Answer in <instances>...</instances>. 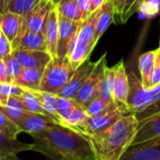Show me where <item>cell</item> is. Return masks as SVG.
Returning <instances> with one entry per match:
<instances>
[{"instance_id": "obj_8", "label": "cell", "mask_w": 160, "mask_h": 160, "mask_svg": "<svg viewBox=\"0 0 160 160\" xmlns=\"http://www.w3.org/2000/svg\"><path fill=\"white\" fill-rule=\"evenodd\" d=\"M95 65H96V61L92 62L89 59H87L84 63H82L74 71V72L72 73V77L69 80V82L58 93V95L66 98L74 99L79 90L81 89L83 84L86 82V80L92 72Z\"/></svg>"}, {"instance_id": "obj_21", "label": "cell", "mask_w": 160, "mask_h": 160, "mask_svg": "<svg viewBox=\"0 0 160 160\" xmlns=\"http://www.w3.org/2000/svg\"><path fill=\"white\" fill-rule=\"evenodd\" d=\"M95 46L96 44L93 42H77L72 53L67 57L73 70H76L82 63H84L87 59H89Z\"/></svg>"}, {"instance_id": "obj_47", "label": "cell", "mask_w": 160, "mask_h": 160, "mask_svg": "<svg viewBox=\"0 0 160 160\" xmlns=\"http://www.w3.org/2000/svg\"><path fill=\"white\" fill-rule=\"evenodd\" d=\"M5 12L4 8V0H0V13H2Z\"/></svg>"}, {"instance_id": "obj_27", "label": "cell", "mask_w": 160, "mask_h": 160, "mask_svg": "<svg viewBox=\"0 0 160 160\" xmlns=\"http://www.w3.org/2000/svg\"><path fill=\"white\" fill-rule=\"evenodd\" d=\"M25 89V88H24ZM23 104L25 106V108L27 111L29 112H33V113H39V114H45V111L39 100V98L37 97V95L33 92L32 90L29 89H25L24 92L21 95ZM47 116V115H46Z\"/></svg>"}, {"instance_id": "obj_32", "label": "cell", "mask_w": 160, "mask_h": 160, "mask_svg": "<svg viewBox=\"0 0 160 160\" xmlns=\"http://www.w3.org/2000/svg\"><path fill=\"white\" fill-rule=\"evenodd\" d=\"M78 103L72 98L62 97L57 94V106H58V112L61 118V121L64 117L69 115L72 110L76 107ZM61 123V122H60Z\"/></svg>"}, {"instance_id": "obj_9", "label": "cell", "mask_w": 160, "mask_h": 160, "mask_svg": "<svg viewBox=\"0 0 160 160\" xmlns=\"http://www.w3.org/2000/svg\"><path fill=\"white\" fill-rule=\"evenodd\" d=\"M82 22H75L59 15L58 20V58H66L68 56L71 42L78 33Z\"/></svg>"}, {"instance_id": "obj_22", "label": "cell", "mask_w": 160, "mask_h": 160, "mask_svg": "<svg viewBox=\"0 0 160 160\" xmlns=\"http://www.w3.org/2000/svg\"><path fill=\"white\" fill-rule=\"evenodd\" d=\"M29 150H32V144L21 142L17 138L10 137L0 129V152L17 154L20 152Z\"/></svg>"}, {"instance_id": "obj_1", "label": "cell", "mask_w": 160, "mask_h": 160, "mask_svg": "<svg viewBox=\"0 0 160 160\" xmlns=\"http://www.w3.org/2000/svg\"><path fill=\"white\" fill-rule=\"evenodd\" d=\"M31 137L32 151L50 160H96L89 137L60 123Z\"/></svg>"}, {"instance_id": "obj_17", "label": "cell", "mask_w": 160, "mask_h": 160, "mask_svg": "<svg viewBox=\"0 0 160 160\" xmlns=\"http://www.w3.org/2000/svg\"><path fill=\"white\" fill-rule=\"evenodd\" d=\"M115 14V8L111 1L107 0V1L101 6L98 10V16L96 21V30L94 35V43L97 44L103 34L108 28V27L112 24L114 20Z\"/></svg>"}, {"instance_id": "obj_43", "label": "cell", "mask_w": 160, "mask_h": 160, "mask_svg": "<svg viewBox=\"0 0 160 160\" xmlns=\"http://www.w3.org/2000/svg\"><path fill=\"white\" fill-rule=\"evenodd\" d=\"M107 1V0H90L91 3V12L92 13L96 12L98 9L101 8V6Z\"/></svg>"}, {"instance_id": "obj_35", "label": "cell", "mask_w": 160, "mask_h": 160, "mask_svg": "<svg viewBox=\"0 0 160 160\" xmlns=\"http://www.w3.org/2000/svg\"><path fill=\"white\" fill-rule=\"evenodd\" d=\"M0 110H1L2 112H4L16 124H18L22 121V119L24 118V116L28 112L27 110L18 109V108H11V107H8V106H3V105H0Z\"/></svg>"}, {"instance_id": "obj_48", "label": "cell", "mask_w": 160, "mask_h": 160, "mask_svg": "<svg viewBox=\"0 0 160 160\" xmlns=\"http://www.w3.org/2000/svg\"><path fill=\"white\" fill-rule=\"evenodd\" d=\"M12 0H4V8H5V12H7V9H8V6L9 4L11 3Z\"/></svg>"}, {"instance_id": "obj_52", "label": "cell", "mask_w": 160, "mask_h": 160, "mask_svg": "<svg viewBox=\"0 0 160 160\" xmlns=\"http://www.w3.org/2000/svg\"><path fill=\"white\" fill-rule=\"evenodd\" d=\"M0 105H1V100H0Z\"/></svg>"}, {"instance_id": "obj_12", "label": "cell", "mask_w": 160, "mask_h": 160, "mask_svg": "<svg viewBox=\"0 0 160 160\" xmlns=\"http://www.w3.org/2000/svg\"><path fill=\"white\" fill-rule=\"evenodd\" d=\"M56 123L58 122H57L54 119L50 118L49 116L28 111L24 118L22 119V121L17 125L19 126L21 132H25L31 135L33 133L42 132L55 125Z\"/></svg>"}, {"instance_id": "obj_4", "label": "cell", "mask_w": 160, "mask_h": 160, "mask_svg": "<svg viewBox=\"0 0 160 160\" xmlns=\"http://www.w3.org/2000/svg\"><path fill=\"white\" fill-rule=\"evenodd\" d=\"M128 114L133 113H129L126 110L122 109L114 101L104 111L100 112L97 115L90 117L82 127L81 133L89 137L92 134L98 133L108 128L122 117Z\"/></svg>"}, {"instance_id": "obj_41", "label": "cell", "mask_w": 160, "mask_h": 160, "mask_svg": "<svg viewBox=\"0 0 160 160\" xmlns=\"http://www.w3.org/2000/svg\"><path fill=\"white\" fill-rule=\"evenodd\" d=\"M109 1L112 2L114 8H115V14L121 18L122 14L123 12V9H124V4L126 0H109Z\"/></svg>"}, {"instance_id": "obj_46", "label": "cell", "mask_w": 160, "mask_h": 160, "mask_svg": "<svg viewBox=\"0 0 160 160\" xmlns=\"http://www.w3.org/2000/svg\"><path fill=\"white\" fill-rule=\"evenodd\" d=\"M154 55H155V66L160 68V47L154 50Z\"/></svg>"}, {"instance_id": "obj_11", "label": "cell", "mask_w": 160, "mask_h": 160, "mask_svg": "<svg viewBox=\"0 0 160 160\" xmlns=\"http://www.w3.org/2000/svg\"><path fill=\"white\" fill-rule=\"evenodd\" d=\"M12 54L23 66V68H42L53 58L47 51L29 50V49H14Z\"/></svg>"}, {"instance_id": "obj_33", "label": "cell", "mask_w": 160, "mask_h": 160, "mask_svg": "<svg viewBox=\"0 0 160 160\" xmlns=\"http://www.w3.org/2000/svg\"><path fill=\"white\" fill-rule=\"evenodd\" d=\"M3 60H4L5 64H6L7 71H8V73H9L10 77H11L12 82H13V80L20 74V72H22V70L24 68L12 54H10V55L6 56L3 58Z\"/></svg>"}, {"instance_id": "obj_51", "label": "cell", "mask_w": 160, "mask_h": 160, "mask_svg": "<svg viewBox=\"0 0 160 160\" xmlns=\"http://www.w3.org/2000/svg\"><path fill=\"white\" fill-rule=\"evenodd\" d=\"M158 47H160V37H159V45H158Z\"/></svg>"}, {"instance_id": "obj_25", "label": "cell", "mask_w": 160, "mask_h": 160, "mask_svg": "<svg viewBox=\"0 0 160 160\" xmlns=\"http://www.w3.org/2000/svg\"><path fill=\"white\" fill-rule=\"evenodd\" d=\"M98 10L96 12H92L87 19L82 21L81 26H80V28H79V32H78V42H93L95 30H96V21H97V16H98Z\"/></svg>"}, {"instance_id": "obj_44", "label": "cell", "mask_w": 160, "mask_h": 160, "mask_svg": "<svg viewBox=\"0 0 160 160\" xmlns=\"http://www.w3.org/2000/svg\"><path fill=\"white\" fill-rule=\"evenodd\" d=\"M0 160H21L14 153H2L0 152Z\"/></svg>"}, {"instance_id": "obj_10", "label": "cell", "mask_w": 160, "mask_h": 160, "mask_svg": "<svg viewBox=\"0 0 160 160\" xmlns=\"http://www.w3.org/2000/svg\"><path fill=\"white\" fill-rule=\"evenodd\" d=\"M115 67H116V74H115V79H114L113 99L120 108L131 113L127 107V97H128V92H129V80H128V74L126 72L123 60L122 59L120 60L115 65Z\"/></svg>"}, {"instance_id": "obj_3", "label": "cell", "mask_w": 160, "mask_h": 160, "mask_svg": "<svg viewBox=\"0 0 160 160\" xmlns=\"http://www.w3.org/2000/svg\"><path fill=\"white\" fill-rule=\"evenodd\" d=\"M74 71L67 57L53 58L44 69L40 91L58 94L69 82Z\"/></svg>"}, {"instance_id": "obj_15", "label": "cell", "mask_w": 160, "mask_h": 160, "mask_svg": "<svg viewBox=\"0 0 160 160\" xmlns=\"http://www.w3.org/2000/svg\"><path fill=\"white\" fill-rule=\"evenodd\" d=\"M58 20L59 14L57 6L50 12L46 28H45V40L47 52L52 56V58L58 57Z\"/></svg>"}, {"instance_id": "obj_24", "label": "cell", "mask_w": 160, "mask_h": 160, "mask_svg": "<svg viewBox=\"0 0 160 160\" xmlns=\"http://www.w3.org/2000/svg\"><path fill=\"white\" fill-rule=\"evenodd\" d=\"M116 74V67H107L105 74L101 80L99 86L98 96L107 102H113V88H114V79Z\"/></svg>"}, {"instance_id": "obj_31", "label": "cell", "mask_w": 160, "mask_h": 160, "mask_svg": "<svg viewBox=\"0 0 160 160\" xmlns=\"http://www.w3.org/2000/svg\"><path fill=\"white\" fill-rule=\"evenodd\" d=\"M0 129L13 138H17V136L22 133L19 126L1 110H0Z\"/></svg>"}, {"instance_id": "obj_49", "label": "cell", "mask_w": 160, "mask_h": 160, "mask_svg": "<svg viewBox=\"0 0 160 160\" xmlns=\"http://www.w3.org/2000/svg\"><path fill=\"white\" fill-rule=\"evenodd\" d=\"M52 2L54 3L55 6H58V5L61 2V0H52Z\"/></svg>"}, {"instance_id": "obj_2", "label": "cell", "mask_w": 160, "mask_h": 160, "mask_svg": "<svg viewBox=\"0 0 160 160\" xmlns=\"http://www.w3.org/2000/svg\"><path fill=\"white\" fill-rule=\"evenodd\" d=\"M138 129L135 114L122 117L108 128L89 136L96 160H119Z\"/></svg>"}, {"instance_id": "obj_16", "label": "cell", "mask_w": 160, "mask_h": 160, "mask_svg": "<svg viewBox=\"0 0 160 160\" xmlns=\"http://www.w3.org/2000/svg\"><path fill=\"white\" fill-rule=\"evenodd\" d=\"M24 24V16L12 12H4L0 13V28L3 33L7 36L11 43L19 35Z\"/></svg>"}, {"instance_id": "obj_42", "label": "cell", "mask_w": 160, "mask_h": 160, "mask_svg": "<svg viewBox=\"0 0 160 160\" xmlns=\"http://www.w3.org/2000/svg\"><path fill=\"white\" fill-rule=\"evenodd\" d=\"M160 84V68L157 66H154V70L152 72L151 82H150V89L153 88Z\"/></svg>"}, {"instance_id": "obj_14", "label": "cell", "mask_w": 160, "mask_h": 160, "mask_svg": "<svg viewBox=\"0 0 160 160\" xmlns=\"http://www.w3.org/2000/svg\"><path fill=\"white\" fill-rule=\"evenodd\" d=\"M160 138V114L138 121V129L132 143Z\"/></svg>"}, {"instance_id": "obj_26", "label": "cell", "mask_w": 160, "mask_h": 160, "mask_svg": "<svg viewBox=\"0 0 160 160\" xmlns=\"http://www.w3.org/2000/svg\"><path fill=\"white\" fill-rule=\"evenodd\" d=\"M58 14L61 17H64L66 19L75 21V22H82V12L80 11L76 0H70V1L61 3L57 6Z\"/></svg>"}, {"instance_id": "obj_37", "label": "cell", "mask_w": 160, "mask_h": 160, "mask_svg": "<svg viewBox=\"0 0 160 160\" xmlns=\"http://www.w3.org/2000/svg\"><path fill=\"white\" fill-rule=\"evenodd\" d=\"M12 43L0 28V59H3L6 56L12 54Z\"/></svg>"}, {"instance_id": "obj_19", "label": "cell", "mask_w": 160, "mask_h": 160, "mask_svg": "<svg viewBox=\"0 0 160 160\" xmlns=\"http://www.w3.org/2000/svg\"><path fill=\"white\" fill-rule=\"evenodd\" d=\"M155 66L154 50L142 54L138 58V69L140 72V80L145 89H150V82L152 72Z\"/></svg>"}, {"instance_id": "obj_50", "label": "cell", "mask_w": 160, "mask_h": 160, "mask_svg": "<svg viewBox=\"0 0 160 160\" xmlns=\"http://www.w3.org/2000/svg\"><path fill=\"white\" fill-rule=\"evenodd\" d=\"M67 1H70V0H61V2L59 3V4H61V3H64V2H67ZM58 4V5H59Z\"/></svg>"}, {"instance_id": "obj_30", "label": "cell", "mask_w": 160, "mask_h": 160, "mask_svg": "<svg viewBox=\"0 0 160 160\" xmlns=\"http://www.w3.org/2000/svg\"><path fill=\"white\" fill-rule=\"evenodd\" d=\"M25 89L14 84V83H4L0 82V100L1 105L5 106L10 96H20L24 92Z\"/></svg>"}, {"instance_id": "obj_28", "label": "cell", "mask_w": 160, "mask_h": 160, "mask_svg": "<svg viewBox=\"0 0 160 160\" xmlns=\"http://www.w3.org/2000/svg\"><path fill=\"white\" fill-rule=\"evenodd\" d=\"M156 1V0H137L135 2V4L133 5V7L127 12L126 14H124L120 22L122 24H124L134 13L136 12H145L147 14H151L152 13V5H153V2Z\"/></svg>"}, {"instance_id": "obj_13", "label": "cell", "mask_w": 160, "mask_h": 160, "mask_svg": "<svg viewBox=\"0 0 160 160\" xmlns=\"http://www.w3.org/2000/svg\"><path fill=\"white\" fill-rule=\"evenodd\" d=\"M12 50L14 49H29L47 51L46 40L44 32L21 31L17 38L12 42Z\"/></svg>"}, {"instance_id": "obj_34", "label": "cell", "mask_w": 160, "mask_h": 160, "mask_svg": "<svg viewBox=\"0 0 160 160\" xmlns=\"http://www.w3.org/2000/svg\"><path fill=\"white\" fill-rule=\"evenodd\" d=\"M114 102V101H113ZM112 102H107L105 100H103L102 98H100L99 96H97L96 98H94L92 102H90L86 107V111L89 114L90 117L94 116L99 114L100 112L104 111Z\"/></svg>"}, {"instance_id": "obj_18", "label": "cell", "mask_w": 160, "mask_h": 160, "mask_svg": "<svg viewBox=\"0 0 160 160\" xmlns=\"http://www.w3.org/2000/svg\"><path fill=\"white\" fill-rule=\"evenodd\" d=\"M45 67L42 68H24L20 74L13 80L14 84L29 90H40L42 74Z\"/></svg>"}, {"instance_id": "obj_5", "label": "cell", "mask_w": 160, "mask_h": 160, "mask_svg": "<svg viewBox=\"0 0 160 160\" xmlns=\"http://www.w3.org/2000/svg\"><path fill=\"white\" fill-rule=\"evenodd\" d=\"M107 67V53H105L96 61V65L92 72L74 97V100L78 104L82 105L85 108L90 102L98 96L99 86Z\"/></svg>"}, {"instance_id": "obj_39", "label": "cell", "mask_w": 160, "mask_h": 160, "mask_svg": "<svg viewBox=\"0 0 160 160\" xmlns=\"http://www.w3.org/2000/svg\"><path fill=\"white\" fill-rule=\"evenodd\" d=\"M5 106H8V107H11V108H18V109H23V110H26L25 108V106L23 104V101H22V98H21V95L20 96H10L7 100V103Z\"/></svg>"}, {"instance_id": "obj_40", "label": "cell", "mask_w": 160, "mask_h": 160, "mask_svg": "<svg viewBox=\"0 0 160 160\" xmlns=\"http://www.w3.org/2000/svg\"><path fill=\"white\" fill-rule=\"evenodd\" d=\"M0 82L4 83H12L11 77L8 73L6 64L3 59H0Z\"/></svg>"}, {"instance_id": "obj_45", "label": "cell", "mask_w": 160, "mask_h": 160, "mask_svg": "<svg viewBox=\"0 0 160 160\" xmlns=\"http://www.w3.org/2000/svg\"><path fill=\"white\" fill-rule=\"evenodd\" d=\"M136 1H137V0H126V1H125V4H124V9H123V12H122V17L124 14L127 13V12L133 7V5L135 4ZM122 17H121V18H122ZM121 18H120V20H121Z\"/></svg>"}, {"instance_id": "obj_23", "label": "cell", "mask_w": 160, "mask_h": 160, "mask_svg": "<svg viewBox=\"0 0 160 160\" xmlns=\"http://www.w3.org/2000/svg\"><path fill=\"white\" fill-rule=\"evenodd\" d=\"M33 92L39 98L45 114L50 118L54 119L57 122H61V118L58 112V106H57V94L42 92L40 90H32Z\"/></svg>"}, {"instance_id": "obj_29", "label": "cell", "mask_w": 160, "mask_h": 160, "mask_svg": "<svg viewBox=\"0 0 160 160\" xmlns=\"http://www.w3.org/2000/svg\"><path fill=\"white\" fill-rule=\"evenodd\" d=\"M38 1L39 0H12L7 11L25 16Z\"/></svg>"}, {"instance_id": "obj_36", "label": "cell", "mask_w": 160, "mask_h": 160, "mask_svg": "<svg viewBox=\"0 0 160 160\" xmlns=\"http://www.w3.org/2000/svg\"><path fill=\"white\" fill-rule=\"evenodd\" d=\"M156 114H160V98L157 101H155L154 103L148 106L143 110H141L138 113H135V115L138 121L143 120L148 117H151L152 115H156Z\"/></svg>"}, {"instance_id": "obj_6", "label": "cell", "mask_w": 160, "mask_h": 160, "mask_svg": "<svg viewBox=\"0 0 160 160\" xmlns=\"http://www.w3.org/2000/svg\"><path fill=\"white\" fill-rule=\"evenodd\" d=\"M54 7L56 6L52 0H39L37 4L24 16V24L21 31L44 32L50 12Z\"/></svg>"}, {"instance_id": "obj_20", "label": "cell", "mask_w": 160, "mask_h": 160, "mask_svg": "<svg viewBox=\"0 0 160 160\" xmlns=\"http://www.w3.org/2000/svg\"><path fill=\"white\" fill-rule=\"evenodd\" d=\"M89 118L90 116L87 113L86 108L82 105L77 104L76 107L72 110V112L62 119L60 124L81 133L82 127Z\"/></svg>"}, {"instance_id": "obj_7", "label": "cell", "mask_w": 160, "mask_h": 160, "mask_svg": "<svg viewBox=\"0 0 160 160\" xmlns=\"http://www.w3.org/2000/svg\"><path fill=\"white\" fill-rule=\"evenodd\" d=\"M119 160H160V138L131 143Z\"/></svg>"}, {"instance_id": "obj_38", "label": "cell", "mask_w": 160, "mask_h": 160, "mask_svg": "<svg viewBox=\"0 0 160 160\" xmlns=\"http://www.w3.org/2000/svg\"><path fill=\"white\" fill-rule=\"evenodd\" d=\"M76 2L78 4L80 11L82 12V17H83V21H84L92 14L90 0H76Z\"/></svg>"}]
</instances>
